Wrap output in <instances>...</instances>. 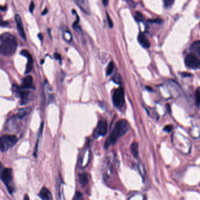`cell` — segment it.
<instances>
[{
  "label": "cell",
  "mask_w": 200,
  "mask_h": 200,
  "mask_svg": "<svg viewBox=\"0 0 200 200\" xmlns=\"http://www.w3.org/2000/svg\"><path fill=\"white\" fill-rule=\"evenodd\" d=\"M39 197L42 200H53V197L51 191L46 188L43 187L38 193Z\"/></svg>",
  "instance_id": "8fae6325"
},
{
  "label": "cell",
  "mask_w": 200,
  "mask_h": 200,
  "mask_svg": "<svg viewBox=\"0 0 200 200\" xmlns=\"http://www.w3.org/2000/svg\"><path fill=\"white\" fill-rule=\"evenodd\" d=\"M75 2L77 4V6L85 13L87 14H89L90 13V8L89 7L88 2L87 1L83 0H76Z\"/></svg>",
  "instance_id": "4fadbf2b"
},
{
  "label": "cell",
  "mask_w": 200,
  "mask_h": 200,
  "mask_svg": "<svg viewBox=\"0 0 200 200\" xmlns=\"http://www.w3.org/2000/svg\"><path fill=\"white\" fill-rule=\"evenodd\" d=\"M112 80L116 84H120L121 82H122V78L120 75V74H115L113 77H112Z\"/></svg>",
  "instance_id": "d6986e66"
},
{
  "label": "cell",
  "mask_w": 200,
  "mask_h": 200,
  "mask_svg": "<svg viewBox=\"0 0 200 200\" xmlns=\"http://www.w3.org/2000/svg\"><path fill=\"white\" fill-rule=\"evenodd\" d=\"M190 49L193 55L200 58V40L194 41L190 46Z\"/></svg>",
  "instance_id": "7c38bea8"
},
{
  "label": "cell",
  "mask_w": 200,
  "mask_h": 200,
  "mask_svg": "<svg viewBox=\"0 0 200 200\" xmlns=\"http://www.w3.org/2000/svg\"><path fill=\"white\" fill-rule=\"evenodd\" d=\"M149 21L151 22H155L157 24H161L163 22V20H161V19H155L153 20H149Z\"/></svg>",
  "instance_id": "f546056e"
},
{
  "label": "cell",
  "mask_w": 200,
  "mask_h": 200,
  "mask_svg": "<svg viewBox=\"0 0 200 200\" xmlns=\"http://www.w3.org/2000/svg\"><path fill=\"white\" fill-rule=\"evenodd\" d=\"M146 88H147V90H149V91H152V89L151 88L149 87V86H148V87H147V86H146Z\"/></svg>",
  "instance_id": "f35d334b"
},
{
  "label": "cell",
  "mask_w": 200,
  "mask_h": 200,
  "mask_svg": "<svg viewBox=\"0 0 200 200\" xmlns=\"http://www.w3.org/2000/svg\"><path fill=\"white\" fill-rule=\"evenodd\" d=\"M18 139L15 135H4L1 138V151L4 153L12 148Z\"/></svg>",
  "instance_id": "277c9868"
},
{
  "label": "cell",
  "mask_w": 200,
  "mask_h": 200,
  "mask_svg": "<svg viewBox=\"0 0 200 200\" xmlns=\"http://www.w3.org/2000/svg\"><path fill=\"white\" fill-rule=\"evenodd\" d=\"M196 103L197 106L200 105V87L197 88L196 91Z\"/></svg>",
  "instance_id": "44dd1931"
},
{
  "label": "cell",
  "mask_w": 200,
  "mask_h": 200,
  "mask_svg": "<svg viewBox=\"0 0 200 200\" xmlns=\"http://www.w3.org/2000/svg\"><path fill=\"white\" fill-rule=\"evenodd\" d=\"M33 68V59L31 58L30 59H28V62L26 65V68H25V74H27L30 73L32 71Z\"/></svg>",
  "instance_id": "ac0fdd59"
},
{
  "label": "cell",
  "mask_w": 200,
  "mask_h": 200,
  "mask_svg": "<svg viewBox=\"0 0 200 200\" xmlns=\"http://www.w3.org/2000/svg\"><path fill=\"white\" fill-rule=\"evenodd\" d=\"M74 200H83L82 194L80 192H77L75 194V196Z\"/></svg>",
  "instance_id": "484cf974"
},
{
  "label": "cell",
  "mask_w": 200,
  "mask_h": 200,
  "mask_svg": "<svg viewBox=\"0 0 200 200\" xmlns=\"http://www.w3.org/2000/svg\"><path fill=\"white\" fill-rule=\"evenodd\" d=\"M47 13H48V9H47V8H45V9L44 10V11L42 13V15L44 16V15H45V14H46Z\"/></svg>",
  "instance_id": "e575fe53"
},
{
  "label": "cell",
  "mask_w": 200,
  "mask_h": 200,
  "mask_svg": "<svg viewBox=\"0 0 200 200\" xmlns=\"http://www.w3.org/2000/svg\"><path fill=\"white\" fill-rule=\"evenodd\" d=\"M20 54H21L22 55H23L24 57H26V58H27V59H30L32 58V57H31V55L30 54V53L27 50H26V49H22V50L21 51Z\"/></svg>",
  "instance_id": "7402d4cb"
},
{
  "label": "cell",
  "mask_w": 200,
  "mask_h": 200,
  "mask_svg": "<svg viewBox=\"0 0 200 200\" xmlns=\"http://www.w3.org/2000/svg\"><path fill=\"white\" fill-rule=\"evenodd\" d=\"M24 200H30V197H29V196H28V194H25V195L24 198Z\"/></svg>",
  "instance_id": "836d02e7"
},
{
  "label": "cell",
  "mask_w": 200,
  "mask_h": 200,
  "mask_svg": "<svg viewBox=\"0 0 200 200\" xmlns=\"http://www.w3.org/2000/svg\"><path fill=\"white\" fill-rule=\"evenodd\" d=\"M5 9H6V6L5 7V6L4 7H2V6L1 7V10L2 11H4V10H5Z\"/></svg>",
  "instance_id": "74e56055"
},
{
  "label": "cell",
  "mask_w": 200,
  "mask_h": 200,
  "mask_svg": "<svg viewBox=\"0 0 200 200\" xmlns=\"http://www.w3.org/2000/svg\"><path fill=\"white\" fill-rule=\"evenodd\" d=\"M22 89H27L33 88V79L30 75H28L24 77L22 80V86L21 87Z\"/></svg>",
  "instance_id": "5bb4252c"
},
{
  "label": "cell",
  "mask_w": 200,
  "mask_h": 200,
  "mask_svg": "<svg viewBox=\"0 0 200 200\" xmlns=\"http://www.w3.org/2000/svg\"><path fill=\"white\" fill-rule=\"evenodd\" d=\"M114 69V63L113 62L111 61L108 64V67L106 69V75H110L112 74Z\"/></svg>",
  "instance_id": "ffe728a7"
},
{
  "label": "cell",
  "mask_w": 200,
  "mask_h": 200,
  "mask_svg": "<svg viewBox=\"0 0 200 200\" xmlns=\"http://www.w3.org/2000/svg\"><path fill=\"white\" fill-rule=\"evenodd\" d=\"M15 19H16V25L17 30L18 32V34L21 36V37L25 41L26 35L25 33L23 24H22V21L21 16H19L18 14H16L15 16Z\"/></svg>",
  "instance_id": "9c48e42d"
},
{
  "label": "cell",
  "mask_w": 200,
  "mask_h": 200,
  "mask_svg": "<svg viewBox=\"0 0 200 200\" xmlns=\"http://www.w3.org/2000/svg\"><path fill=\"white\" fill-rule=\"evenodd\" d=\"M34 8H35V4H34V2H33V1H31V3H30V6H29V10H30V11L31 12V13H33Z\"/></svg>",
  "instance_id": "f1b7e54d"
},
{
  "label": "cell",
  "mask_w": 200,
  "mask_h": 200,
  "mask_svg": "<svg viewBox=\"0 0 200 200\" xmlns=\"http://www.w3.org/2000/svg\"><path fill=\"white\" fill-rule=\"evenodd\" d=\"M174 2V1H172V0H165V1H164V7L166 8H169L170 6H171L172 5V4Z\"/></svg>",
  "instance_id": "cb8c5ba5"
},
{
  "label": "cell",
  "mask_w": 200,
  "mask_h": 200,
  "mask_svg": "<svg viewBox=\"0 0 200 200\" xmlns=\"http://www.w3.org/2000/svg\"><path fill=\"white\" fill-rule=\"evenodd\" d=\"M54 57L55 58H56L57 59H59V60H61V56L60 54H59L58 53L56 52L54 54Z\"/></svg>",
  "instance_id": "1f68e13d"
},
{
  "label": "cell",
  "mask_w": 200,
  "mask_h": 200,
  "mask_svg": "<svg viewBox=\"0 0 200 200\" xmlns=\"http://www.w3.org/2000/svg\"><path fill=\"white\" fill-rule=\"evenodd\" d=\"M181 75L183 77H192V74H191L190 73H188V72H182V73H181Z\"/></svg>",
  "instance_id": "4dcf8cb0"
},
{
  "label": "cell",
  "mask_w": 200,
  "mask_h": 200,
  "mask_svg": "<svg viewBox=\"0 0 200 200\" xmlns=\"http://www.w3.org/2000/svg\"><path fill=\"white\" fill-rule=\"evenodd\" d=\"M31 110V109L30 108H22V109H21L18 110V113L16 114V115L20 119H22L24 117H25V116L28 115L30 113Z\"/></svg>",
  "instance_id": "9a60e30c"
},
{
  "label": "cell",
  "mask_w": 200,
  "mask_h": 200,
  "mask_svg": "<svg viewBox=\"0 0 200 200\" xmlns=\"http://www.w3.org/2000/svg\"><path fill=\"white\" fill-rule=\"evenodd\" d=\"M79 183L83 187H85L88 183V176L86 173H81L79 174Z\"/></svg>",
  "instance_id": "2e32d148"
},
{
  "label": "cell",
  "mask_w": 200,
  "mask_h": 200,
  "mask_svg": "<svg viewBox=\"0 0 200 200\" xmlns=\"http://www.w3.org/2000/svg\"><path fill=\"white\" fill-rule=\"evenodd\" d=\"M138 40L141 46L144 48H149L150 46V42L147 36L143 32H140L138 36Z\"/></svg>",
  "instance_id": "30bf717a"
},
{
  "label": "cell",
  "mask_w": 200,
  "mask_h": 200,
  "mask_svg": "<svg viewBox=\"0 0 200 200\" xmlns=\"http://www.w3.org/2000/svg\"><path fill=\"white\" fill-rule=\"evenodd\" d=\"M103 5L105 6H106L108 5V1H107V0H103Z\"/></svg>",
  "instance_id": "d590c367"
},
{
  "label": "cell",
  "mask_w": 200,
  "mask_h": 200,
  "mask_svg": "<svg viewBox=\"0 0 200 200\" xmlns=\"http://www.w3.org/2000/svg\"><path fill=\"white\" fill-rule=\"evenodd\" d=\"M130 149L134 157L135 158H138L139 155V145L138 143L136 142L133 143L130 146Z\"/></svg>",
  "instance_id": "e0dca14e"
},
{
  "label": "cell",
  "mask_w": 200,
  "mask_h": 200,
  "mask_svg": "<svg viewBox=\"0 0 200 200\" xmlns=\"http://www.w3.org/2000/svg\"><path fill=\"white\" fill-rule=\"evenodd\" d=\"M106 16H107V19H108V25L110 28H112L113 27V23L107 12H106Z\"/></svg>",
  "instance_id": "d4e9b609"
},
{
  "label": "cell",
  "mask_w": 200,
  "mask_h": 200,
  "mask_svg": "<svg viewBox=\"0 0 200 200\" xmlns=\"http://www.w3.org/2000/svg\"><path fill=\"white\" fill-rule=\"evenodd\" d=\"M1 178L5 185L8 193L13 194L16 190L15 185L13 182V170L10 168H5L1 171Z\"/></svg>",
  "instance_id": "3957f363"
},
{
  "label": "cell",
  "mask_w": 200,
  "mask_h": 200,
  "mask_svg": "<svg viewBox=\"0 0 200 200\" xmlns=\"http://www.w3.org/2000/svg\"><path fill=\"white\" fill-rule=\"evenodd\" d=\"M108 131V123L105 119H103L100 120L94 131L93 135L95 138H99L100 136H104Z\"/></svg>",
  "instance_id": "8992f818"
},
{
  "label": "cell",
  "mask_w": 200,
  "mask_h": 200,
  "mask_svg": "<svg viewBox=\"0 0 200 200\" xmlns=\"http://www.w3.org/2000/svg\"><path fill=\"white\" fill-rule=\"evenodd\" d=\"M17 88L18 89H16L14 87V89H15L16 91H18V94L20 98L21 105L26 104L32 99V93L31 92L25 91L24 89H22L21 87H17Z\"/></svg>",
  "instance_id": "ba28073f"
},
{
  "label": "cell",
  "mask_w": 200,
  "mask_h": 200,
  "mask_svg": "<svg viewBox=\"0 0 200 200\" xmlns=\"http://www.w3.org/2000/svg\"><path fill=\"white\" fill-rule=\"evenodd\" d=\"M38 36L39 37V38L40 39H42V38L43 37V35H42V33H39L38 35Z\"/></svg>",
  "instance_id": "8d00e7d4"
},
{
  "label": "cell",
  "mask_w": 200,
  "mask_h": 200,
  "mask_svg": "<svg viewBox=\"0 0 200 200\" xmlns=\"http://www.w3.org/2000/svg\"><path fill=\"white\" fill-rule=\"evenodd\" d=\"M185 63L186 66L191 69H197L200 68V59L195 55L188 54L185 59Z\"/></svg>",
  "instance_id": "52a82bcc"
},
{
  "label": "cell",
  "mask_w": 200,
  "mask_h": 200,
  "mask_svg": "<svg viewBox=\"0 0 200 200\" xmlns=\"http://www.w3.org/2000/svg\"><path fill=\"white\" fill-rule=\"evenodd\" d=\"M143 18H144L143 16V14H142L140 12L137 11V12L136 13L135 19H136V21H139V22H140V21H142L143 20Z\"/></svg>",
  "instance_id": "603a6c76"
},
{
  "label": "cell",
  "mask_w": 200,
  "mask_h": 200,
  "mask_svg": "<svg viewBox=\"0 0 200 200\" xmlns=\"http://www.w3.org/2000/svg\"><path fill=\"white\" fill-rule=\"evenodd\" d=\"M172 125H167V126H166L165 127H164V131H166V132H171L172 131Z\"/></svg>",
  "instance_id": "4316f807"
},
{
  "label": "cell",
  "mask_w": 200,
  "mask_h": 200,
  "mask_svg": "<svg viewBox=\"0 0 200 200\" xmlns=\"http://www.w3.org/2000/svg\"><path fill=\"white\" fill-rule=\"evenodd\" d=\"M79 16H77V19L76 21H75V22H74L73 25H72L73 28H74L75 30H77V29H78L77 27H79V25H78V22H79Z\"/></svg>",
  "instance_id": "83f0119b"
},
{
  "label": "cell",
  "mask_w": 200,
  "mask_h": 200,
  "mask_svg": "<svg viewBox=\"0 0 200 200\" xmlns=\"http://www.w3.org/2000/svg\"><path fill=\"white\" fill-rule=\"evenodd\" d=\"M112 100L115 107L118 109L123 107L124 103V91L123 88H119L114 91Z\"/></svg>",
  "instance_id": "5b68a950"
},
{
  "label": "cell",
  "mask_w": 200,
  "mask_h": 200,
  "mask_svg": "<svg viewBox=\"0 0 200 200\" xmlns=\"http://www.w3.org/2000/svg\"><path fill=\"white\" fill-rule=\"evenodd\" d=\"M129 129V124L126 119H121L116 123L113 130L106 139L104 147L105 149L114 144L119 139L123 136Z\"/></svg>",
  "instance_id": "6da1fadb"
},
{
  "label": "cell",
  "mask_w": 200,
  "mask_h": 200,
  "mask_svg": "<svg viewBox=\"0 0 200 200\" xmlns=\"http://www.w3.org/2000/svg\"><path fill=\"white\" fill-rule=\"evenodd\" d=\"M17 48L16 37L9 32H5L0 36V53L2 55L10 57L13 55Z\"/></svg>",
  "instance_id": "7a4b0ae2"
},
{
  "label": "cell",
  "mask_w": 200,
  "mask_h": 200,
  "mask_svg": "<svg viewBox=\"0 0 200 200\" xmlns=\"http://www.w3.org/2000/svg\"><path fill=\"white\" fill-rule=\"evenodd\" d=\"M8 24V23L7 22H5V21H2L1 22V25L2 27H5V26H7V25Z\"/></svg>",
  "instance_id": "d6a6232c"
}]
</instances>
